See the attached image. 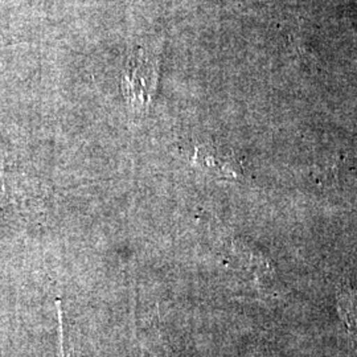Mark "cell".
Here are the masks:
<instances>
[{"label": "cell", "instance_id": "obj_1", "mask_svg": "<svg viewBox=\"0 0 357 357\" xmlns=\"http://www.w3.org/2000/svg\"><path fill=\"white\" fill-rule=\"evenodd\" d=\"M56 308H57V318H59V333H60V345H59V357H75L73 349L70 344L65 339L64 320H63V308L61 302L56 301Z\"/></svg>", "mask_w": 357, "mask_h": 357}]
</instances>
